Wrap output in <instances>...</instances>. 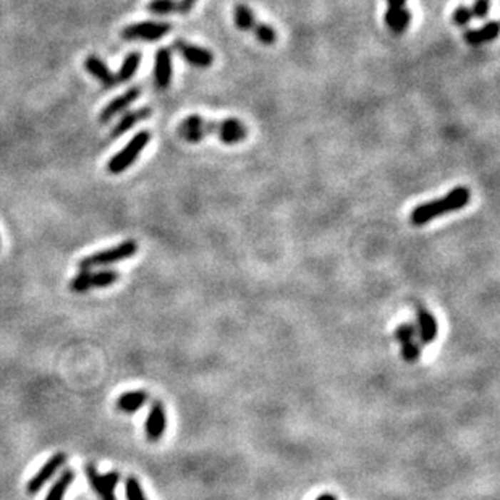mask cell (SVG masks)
<instances>
[{
  "instance_id": "2e32d148",
  "label": "cell",
  "mask_w": 500,
  "mask_h": 500,
  "mask_svg": "<svg viewBox=\"0 0 500 500\" xmlns=\"http://www.w3.org/2000/svg\"><path fill=\"white\" fill-rule=\"evenodd\" d=\"M499 31H500L499 21L492 20V21H487L486 25H483L478 29H468V31L463 34V39H465L468 46L474 47V46H481V44H486V42L497 39Z\"/></svg>"
},
{
  "instance_id": "30bf717a",
  "label": "cell",
  "mask_w": 500,
  "mask_h": 500,
  "mask_svg": "<svg viewBox=\"0 0 500 500\" xmlns=\"http://www.w3.org/2000/svg\"><path fill=\"white\" fill-rule=\"evenodd\" d=\"M140 96H141V86H131L130 89H126L123 94L117 96L116 99H112L104 108H102L99 113V122L108 123L113 117H117L118 113L125 112L135 101H138Z\"/></svg>"
},
{
  "instance_id": "7c38bea8",
  "label": "cell",
  "mask_w": 500,
  "mask_h": 500,
  "mask_svg": "<svg viewBox=\"0 0 500 500\" xmlns=\"http://www.w3.org/2000/svg\"><path fill=\"white\" fill-rule=\"evenodd\" d=\"M172 51L168 47H160L155 53L154 62V83L158 89H167L172 83Z\"/></svg>"
},
{
  "instance_id": "44dd1931",
  "label": "cell",
  "mask_w": 500,
  "mask_h": 500,
  "mask_svg": "<svg viewBox=\"0 0 500 500\" xmlns=\"http://www.w3.org/2000/svg\"><path fill=\"white\" fill-rule=\"evenodd\" d=\"M148 11L149 14L164 16V15H172V14H182V2L180 0H150L148 4Z\"/></svg>"
},
{
  "instance_id": "8992f818",
  "label": "cell",
  "mask_w": 500,
  "mask_h": 500,
  "mask_svg": "<svg viewBox=\"0 0 500 500\" xmlns=\"http://www.w3.org/2000/svg\"><path fill=\"white\" fill-rule=\"evenodd\" d=\"M172 31V25L165 21H140L131 23L122 29V38L125 41H159Z\"/></svg>"
},
{
  "instance_id": "7a4b0ae2",
  "label": "cell",
  "mask_w": 500,
  "mask_h": 500,
  "mask_svg": "<svg viewBox=\"0 0 500 500\" xmlns=\"http://www.w3.org/2000/svg\"><path fill=\"white\" fill-rule=\"evenodd\" d=\"M469 201H471V191H469V188H466V186H455L454 190H450L447 195L439 198V200L427 201L414 208L412 214H409V222L417 227L426 225L431 220L437 219V217L456 213V210L466 208Z\"/></svg>"
},
{
  "instance_id": "f1b7e54d",
  "label": "cell",
  "mask_w": 500,
  "mask_h": 500,
  "mask_svg": "<svg viewBox=\"0 0 500 500\" xmlns=\"http://www.w3.org/2000/svg\"><path fill=\"white\" fill-rule=\"evenodd\" d=\"M102 478H104L106 483L111 486L113 491H116L117 484L120 483V473L118 471H107L106 474H102Z\"/></svg>"
},
{
  "instance_id": "83f0119b",
  "label": "cell",
  "mask_w": 500,
  "mask_h": 500,
  "mask_svg": "<svg viewBox=\"0 0 500 500\" xmlns=\"http://www.w3.org/2000/svg\"><path fill=\"white\" fill-rule=\"evenodd\" d=\"M471 11L476 20H486L491 11V0H474Z\"/></svg>"
},
{
  "instance_id": "9c48e42d",
  "label": "cell",
  "mask_w": 500,
  "mask_h": 500,
  "mask_svg": "<svg viewBox=\"0 0 500 500\" xmlns=\"http://www.w3.org/2000/svg\"><path fill=\"white\" fill-rule=\"evenodd\" d=\"M173 47H175V51L186 60V63L191 65V67L209 68L210 65L214 63V53L206 49V47L190 44V42L183 39H177L173 42Z\"/></svg>"
},
{
  "instance_id": "484cf974",
  "label": "cell",
  "mask_w": 500,
  "mask_h": 500,
  "mask_svg": "<svg viewBox=\"0 0 500 500\" xmlns=\"http://www.w3.org/2000/svg\"><path fill=\"white\" fill-rule=\"evenodd\" d=\"M421 343L417 340H409L407 343H402V358L407 361V363H417L421 357Z\"/></svg>"
},
{
  "instance_id": "6da1fadb",
  "label": "cell",
  "mask_w": 500,
  "mask_h": 500,
  "mask_svg": "<svg viewBox=\"0 0 500 500\" xmlns=\"http://www.w3.org/2000/svg\"><path fill=\"white\" fill-rule=\"evenodd\" d=\"M178 135L186 143H200L206 136H217L219 141L232 146L246 140L248 128L238 118L208 120L201 116H190L178 125Z\"/></svg>"
},
{
  "instance_id": "4dcf8cb0",
  "label": "cell",
  "mask_w": 500,
  "mask_h": 500,
  "mask_svg": "<svg viewBox=\"0 0 500 500\" xmlns=\"http://www.w3.org/2000/svg\"><path fill=\"white\" fill-rule=\"evenodd\" d=\"M316 500H337V497L332 496V494H322V496H319Z\"/></svg>"
},
{
  "instance_id": "4fadbf2b",
  "label": "cell",
  "mask_w": 500,
  "mask_h": 500,
  "mask_svg": "<svg viewBox=\"0 0 500 500\" xmlns=\"http://www.w3.org/2000/svg\"><path fill=\"white\" fill-rule=\"evenodd\" d=\"M150 116H153V108L149 107H140L136 108V111H126L122 118L118 120L111 131L112 138H120L123 136L125 133H128V131L133 128L135 125L144 122V120H148Z\"/></svg>"
},
{
  "instance_id": "cb8c5ba5",
  "label": "cell",
  "mask_w": 500,
  "mask_h": 500,
  "mask_svg": "<svg viewBox=\"0 0 500 500\" xmlns=\"http://www.w3.org/2000/svg\"><path fill=\"white\" fill-rule=\"evenodd\" d=\"M125 494L126 500H148L146 496H144L141 483L135 476H128V478L125 479Z\"/></svg>"
},
{
  "instance_id": "4316f807",
  "label": "cell",
  "mask_w": 500,
  "mask_h": 500,
  "mask_svg": "<svg viewBox=\"0 0 500 500\" xmlns=\"http://www.w3.org/2000/svg\"><path fill=\"white\" fill-rule=\"evenodd\" d=\"M451 20L456 26H466L468 23H471L473 20V11L471 7H466V5H459L455 9L454 15H451Z\"/></svg>"
},
{
  "instance_id": "5b68a950",
  "label": "cell",
  "mask_w": 500,
  "mask_h": 500,
  "mask_svg": "<svg viewBox=\"0 0 500 500\" xmlns=\"http://www.w3.org/2000/svg\"><path fill=\"white\" fill-rule=\"evenodd\" d=\"M233 21L238 29L255 34L256 39L264 46H272L277 42L275 29L267 23L259 21L248 5L240 4L233 9Z\"/></svg>"
},
{
  "instance_id": "3957f363",
  "label": "cell",
  "mask_w": 500,
  "mask_h": 500,
  "mask_svg": "<svg viewBox=\"0 0 500 500\" xmlns=\"http://www.w3.org/2000/svg\"><path fill=\"white\" fill-rule=\"evenodd\" d=\"M140 246L135 242V240H125V242L118 243L113 248H107L98 252H93V255L84 256L80 262H78V269L80 270H91L96 267L102 266H111V264H116L120 261H125V259L133 257Z\"/></svg>"
},
{
  "instance_id": "ac0fdd59",
  "label": "cell",
  "mask_w": 500,
  "mask_h": 500,
  "mask_svg": "<svg viewBox=\"0 0 500 500\" xmlns=\"http://www.w3.org/2000/svg\"><path fill=\"white\" fill-rule=\"evenodd\" d=\"M149 395L144 390H131L122 394L117 400V409L123 413H136L138 409L146 405Z\"/></svg>"
},
{
  "instance_id": "d6986e66",
  "label": "cell",
  "mask_w": 500,
  "mask_h": 500,
  "mask_svg": "<svg viewBox=\"0 0 500 500\" xmlns=\"http://www.w3.org/2000/svg\"><path fill=\"white\" fill-rule=\"evenodd\" d=\"M75 478H76V474H75L73 469H70V468L63 469V471L60 473L56 483L52 484L49 492H47L44 500H63L65 494H67L68 487L71 486V483H73Z\"/></svg>"
},
{
  "instance_id": "ba28073f",
  "label": "cell",
  "mask_w": 500,
  "mask_h": 500,
  "mask_svg": "<svg viewBox=\"0 0 500 500\" xmlns=\"http://www.w3.org/2000/svg\"><path fill=\"white\" fill-rule=\"evenodd\" d=\"M67 454H63V451H58V454L52 455L49 460H47L44 465L41 466V469L38 473H36L31 479H29V483L26 486V492L29 496H34V494H38L42 487H44L49 481L56 476V473L58 471L60 468H62L65 463H67Z\"/></svg>"
},
{
  "instance_id": "7402d4cb",
  "label": "cell",
  "mask_w": 500,
  "mask_h": 500,
  "mask_svg": "<svg viewBox=\"0 0 500 500\" xmlns=\"http://www.w3.org/2000/svg\"><path fill=\"white\" fill-rule=\"evenodd\" d=\"M118 272L113 269H106V270H99V272L91 274V282H93V288H106L116 284L118 280Z\"/></svg>"
},
{
  "instance_id": "603a6c76",
  "label": "cell",
  "mask_w": 500,
  "mask_h": 500,
  "mask_svg": "<svg viewBox=\"0 0 500 500\" xmlns=\"http://www.w3.org/2000/svg\"><path fill=\"white\" fill-rule=\"evenodd\" d=\"M91 270H80L73 279L70 280V290L75 293H84L93 288L91 282Z\"/></svg>"
},
{
  "instance_id": "52a82bcc",
  "label": "cell",
  "mask_w": 500,
  "mask_h": 500,
  "mask_svg": "<svg viewBox=\"0 0 500 500\" xmlns=\"http://www.w3.org/2000/svg\"><path fill=\"white\" fill-rule=\"evenodd\" d=\"M387 2V11H385V25L395 34L405 33L412 25L413 15L412 10L407 7L408 0H385Z\"/></svg>"
},
{
  "instance_id": "8fae6325",
  "label": "cell",
  "mask_w": 500,
  "mask_h": 500,
  "mask_svg": "<svg viewBox=\"0 0 500 500\" xmlns=\"http://www.w3.org/2000/svg\"><path fill=\"white\" fill-rule=\"evenodd\" d=\"M144 429H146V436L150 442L160 441V437L164 436L167 429V413L164 403L159 400L153 402V405L149 408Z\"/></svg>"
},
{
  "instance_id": "277c9868",
  "label": "cell",
  "mask_w": 500,
  "mask_h": 500,
  "mask_svg": "<svg viewBox=\"0 0 500 500\" xmlns=\"http://www.w3.org/2000/svg\"><path fill=\"white\" fill-rule=\"evenodd\" d=\"M150 141V133L148 130H141L131 138L125 148H122L118 153L113 155V158L107 162V172L112 173V175H120L125 170L135 164L140 158L144 148L148 146Z\"/></svg>"
},
{
  "instance_id": "e0dca14e",
  "label": "cell",
  "mask_w": 500,
  "mask_h": 500,
  "mask_svg": "<svg viewBox=\"0 0 500 500\" xmlns=\"http://www.w3.org/2000/svg\"><path fill=\"white\" fill-rule=\"evenodd\" d=\"M84 473H86V478L89 481V484H91L93 491L96 492V496H98L101 500H117L116 494H113V489L106 483L104 478H102V474L98 471V468L89 463V465L84 466Z\"/></svg>"
},
{
  "instance_id": "9a60e30c",
  "label": "cell",
  "mask_w": 500,
  "mask_h": 500,
  "mask_svg": "<svg viewBox=\"0 0 500 500\" xmlns=\"http://www.w3.org/2000/svg\"><path fill=\"white\" fill-rule=\"evenodd\" d=\"M417 321H418V337L421 345H431V343L437 339L439 334V325L436 317L432 316V312L427 311L426 308H418L417 311Z\"/></svg>"
},
{
  "instance_id": "f546056e",
  "label": "cell",
  "mask_w": 500,
  "mask_h": 500,
  "mask_svg": "<svg viewBox=\"0 0 500 500\" xmlns=\"http://www.w3.org/2000/svg\"><path fill=\"white\" fill-rule=\"evenodd\" d=\"M182 2V9H183V15L185 14H190L191 9L195 7V4L198 2V0H180Z\"/></svg>"
},
{
  "instance_id": "5bb4252c",
  "label": "cell",
  "mask_w": 500,
  "mask_h": 500,
  "mask_svg": "<svg viewBox=\"0 0 500 500\" xmlns=\"http://www.w3.org/2000/svg\"><path fill=\"white\" fill-rule=\"evenodd\" d=\"M84 68H86L88 73L91 75L94 80H98L106 89H111L117 84L116 73H112L107 65L104 63V60L99 57L89 56L84 58Z\"/></svg>"
},
{
  "instance_id": "d4e9b609",
  "label": "cell",
  "mask_w": 500,
  "mask_h": 500,
  "mask_svg": "<svg viewBox=\"0 0 500 500\" xmlns=\"http://www.w3.org/2000/svg\"><path fill=\"white\" fill-rule=\"evenodd\" d=\"M417 335H418V329H417V325H414L413 322H403L400 324L399 327L395 329V332H394V337H395V340L400 343H407L409 340H414L417 339Z\"/></svg>"
},
{
  "instance_id": "ffe728a7",
  "label": "cell",
  "mask_w": 500,
  "mask_h": 500,
  "mask_svg": "<svg viewBox=\"0 0 500 500\" xmlns=\"http://www.w3.org/2000/svg\"><path fill=\"white\" fill-rule=\"evenodd\" d=\"M141 60H143L141 52H138V51L130 52L128 56H126V57L123 58L122 65H120L118 73H116L117 83H126V81H130L131 78L135 76L138 68H140Z\"/></svg>"
}]
</instances>
